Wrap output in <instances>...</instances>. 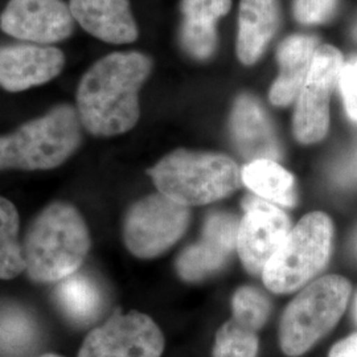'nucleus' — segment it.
I'll return each instance as SVG.
<instances>
[{
	"label": "nucleus",
	"instance_id": "1",
	"mask_svg": "<svg viewBox=\"0 0 357 357\" xmlns=\"http://www.w3.org/2000/svg\"><path fill=\"white\" fill-rule=\"evenodd\" d=\"M153 66V60L138 51L114 52L90 65L76 90L82 128L105 138L135 128L141 116L139 91Z\"/></svg>",
	"mask_w": 357,
	"mask_h": 357
},
{
	"label": "nucleus",
	"instance_id": "2",
	"mask_svg": "<svg viewBox=\"0 0 357 357\" xmlns=\"http://www.w3.org/2000/svg\"><path fill=\"white\" fill-rule=\"evenodd\" d=\"M88 225L75 205L45 206L26 230L23 252L31 280L60 282L78 271L90 249Z\"/></svg>",
	"mask_w": 357,
	"mask_h": 357
},
{
	"label": "nucleus",
	"instance_id": "3",
	"mask_svg": "<svg viewBox=\"0 0 357 357\" xmlns=\"http://www.w3.org/2000/svg\"><path fill=\"white\" fill-rule=\"evenodd\" d=\"M82 128L75 105H56L0 135V171H47L64 165L79 149Z\"/></svg>",
	"mask_w": 357,
	"mask_h": 357
},
{
	"label": "nucleus",
	"instance_id": "4",
	"mask_svg": "<svg viewBox=\"0 0 357 357\" xmlns=\"http://www.w3.org/2000/svg\"><path fill=\"white\" fill-rule=\"evenodd\" d=\"M149 175L158 191L187 208L224 199L243 183L241 169L229 156L183 149L162 158Z\"/></svg>",
	"mask_w": 357,
	"mask_h": 357
},
{
	"label": "nucleus",
	"instance_id": "5",
	"mask_svg": "<svg viewBox=\"0 0 357 357\" xmlns=\"http://www.w3.org/2000/svg\"><path fill=\"white\" fill-rule=\"evenodd\" d=\"M351 283L340 275H326L311 282L283 312L281 347L289 356H299L318 343L344 314Z\"/></svg>",
	"mask_w": 357,
	"mask_h": 357
},
{
	"label": "nucleus",
	"instance_id": "6",
	"mask_svg": "<svg viewBox=\"0 0 357 357\" xmlns=\"http://www.w3.org/2000/svg\"><path fill=\"white\" fill-rule=\"evenodd\" d=\"M333 224L323 212L303 217L262 271L264 283L277 294L291 293L312 281L328 264Z\"/></svg>",
	"mask_w": 357,
	"mask_h": 357
},
{
	"label": "nucleus",
	"instance_id": "7",
	"mask_svg": "<svg viewBox=\"0 0 357 357\" xmlns=\"http://www.w3.org/2000/svg\"><path fill=\"white\" fill-rule=\"evenodd\" d=\"M190 222V208L158 192L131 205L123 222V240L128 250L143 259L163 255Z\"/></svg>",
	"mask_w": 357,
	"mask_h": 357
},
{
	"label": "nucleus",
	"instance_id": "8",
	"mask_svg": "<svg viewBox=\"0 0 357 357\" xmlns=\"http://www.w3.org/2000/svg\"><path fill=\"white\" fill-rule=\"evenodd\" d=\"M343 65L344 57L336 47L324 44L317 48L295 105L293 132L296 141L312 144L326 138L330 128L331 94Z\"/></svg>",
	"mask_w": 357,
	"mask_h": 357
},
{
	"label": "nucleus",
	"instance_id": "9",
	"mask_svg": "<svg viewBox=\"0 0 357 357\" xmlns=\"http://www.w3.org/2000/svg\"><path fill=\"white\" fill-rule=\"evenodd\" d=\"M165 337L150 317L116 314L90 332L78 357H160Z\"/></svg>",
	"mask_w": 357,
	"mask_h": 357
},
{
	"label": "nucleus",
	"instance_id": "10",
	"mask_svg": "<svg viewBox=\"0 0 357 357\" xmlns=\"http://www.w3.org/2000/svg\"><path fill=\"white\" fill-rule=\"evenodd\" d=\"M65 0H8L0 13V29L20 43L56 45L76 32Z\"/></svg>",
	"mask_w": 357,
	"mask_h": 357
},
{
	"label": "nucleus",
	"instance_id": "11",
	"mask_svg": "<svg viewBox=\"0 0 357 357\" xmlns=\"http://www.w3.org/2000/svg\"><path fill=\"white\" fill-rule=\"evenodd\" d=\"M243 209L245 215L237 234V252L249 273L262 274L290 233V220L277 205L262 199L249 197L243 203Z\"/></svg>",
	"mask_w": 357,
	"mask_h": 357
},
{
	"label": "nucleus",
	"instance_id": "12",
	"mask_svg": "<svg viewBox=\"0 0 357 357\" xmlns=\"http://www.w3.org/2000/svg\"><path fill=\"white\" fill-rule=\"evenodd\" d=\"M65 64L64 51L56 45H0V88L8 93H23L47 85L63 73Z\"/></svg>",
	"mask_w": 357,
	"mask_h": 357
},
{
	"label": "nucleus",
	"instance_id": "13",
	"mask_svg": "<svg viewBox=\"0 0 357 357\" xmlns=\"http://www.w3.org/2000/svg\"><path fill=\"white\" fill-rule=\"evenodd\" d=\"M240 221L229 213L206 217L200 240L178 255L176 270L184 281H200L222 268L237 248Z\"/></svg>",
	"mask_w": 357,
	"mask_h": 357
},
{
	"label": "nucleus",
	"instance_id": "14",
	"mask_svg": "<svg viewBox=\"0 0 357 357\" xmlns=\"http://www.w3.org/2000/svg\"><path fill=\"white\" fill-rule=\"evenodd\" d=\"M78 26L100 41L122 45L139 36L130 0H68Z\"/></svg>",
	"mask_w": 357,
	"mask_h": 357
},
{
	"label": "nucleus",
	"instance_id": "15",
	"mask_svg": "<svg viewBox=\"0 0 357 357\" xmlns=\"http://www.w3.org/2000/svg\"><path fill=\"white\" fill-rule=\"evenodd\" d=\"M230 128L234 143L246 158L252 160L280 158L281 149L268 115L252 96L243 94L236 100Z\"/></svg>",
	"mask_w": 357,
	"mask_h": 357
},
{
	"label": "nucleus",
	"instance_id": "16",
	"mask_svg": "<svg viewBox=\"0 0 357 357\" xmlns=\"http://www.w3.org/2000/svg\"><path fill=\"white\" fill-rule=\"evenodd\" d=\"M278 23V0H241L236 50L243 64L253 65L259 60Z\"/></svg>",
	"mask_w": 357,
	"mask_h": 357
},
{
	"label": "nucleus",
	"instance_id": "17",
	"mask_svg": "<svg viewBox=\"0 0 357 357\" xmlns=\"http://www.w3.org/2000/svg\"><path fill=\"white\" fill-rule=\"evenodd\" d=\"M317 48L318 38L307 35H294L282 43L277 54L281 72L268 93L270 102L283 107L298 98Z\"/></svg>",
	"mask_w": 357,
	"mask_h": 357
},
{
	"label": "nucleus",
	"instance_id": "18",
	"mask_svg": "<svg viewBox=\"0 0 357 357\" xmlns=\"http://www.w3.org/2000/svg\"><path fill=\"white\" fill-rule=\"evenodd\" d=\"M54 299L65 315L79 324L93 321L103 307V294L98 284L78 271L59 282Z\"/></svg>",
	"mask_w": 357,
	"mask_h": 357
},
{
	"label": "nucleus",
	"instance_id": "19",
	"mask_svg": "<svg viewBox=\"0 0 357 357\" xmlns=\"http://www.w3.org/2000/svg\"><path fill=\"white\" fill-rule=\"evenodd\" d=\"M245 185L271 204H295L293 175L273 159H255L243 167Z\"/></svg>",
	"mask_w": 357,
	"mask_h": 357
},
{
	"label": "nucleus",
	"instance_id": "20",
	"mask_svg": "<svg viewBox=\"0 0 357 357\" xmlns=\"http://www.w3.org/2000/svg\"><path fill=\"white\" fill-rule=\"evenodd\" d=\"M26 271L23 245L19 243L16 206L0 196V280H13Z\"/></svg>",
	"mask_w": 357,
	"mask_h": 357
},
{
	"label": "nucleus",
	"instance_id": "21",
	"mask_svg": "<svg viewBox=\"0 0 357 357\" xmlns=\"http://www.w3.org/2000/svg\"><path fill=\"white\" fill-rule=\"evenodd\" d=\"M38 339V324L32 315L17 305L0 306V352L19 355Z\"/></svg>",
	"mask_w": 357,
	"mask_h": 357
},
{
	"label": "nucleus",
	"instance_id": "22",
	"mask_svg": "<svg viewBox=\"0 0 357 357\" xmlns=\"http://www.w3.org/2000/svg\"><path fill=\"white\" fill-rule=\"evenodd\" d=\"M270 314V301L262 291L243 287L233 296V320L250 331L257 332Z\"/></svg>",
	"mask_w": 357,
	"mask_h": 357
},
{
	"label": "nucleus",
	"instance_id": "23",
	"mask_svg": "<svg viewBox=\"0 0 357 357\" xmlns=\"http://www.w3.org/2000/svg\"><path fill=\"white\" fill-rule=\"evenodd\" d=\"M258 337L231 319L227 321L216 335L215 357H257Z\"/></svg>",
	"mask_w": 357,
	"mask_h": 357
},
{
	"label": "nucleus",
	"instance_id": "24",
	"mask_svg": "<svg viewBox=\"0 0 357 357\" xmlns=\"http://www.w3.org/2000/svg\"><path fill=\"white\" fill-rule=\"evenodd\" d=\"M231 0H181L185 23L216 26L217 20L229 13Z\"/></svg>",
	"mask_w": 357,
	"mask_h": 357
},
{
	"label": "nucleus",
	"instance_id": "25",
	"mask_svg": "<svg viewBox=\"0 0 357 357\" xmlns=\"http://www.w3.org/2000/svg\"><path fill=\"white\" fill-rule=\"evenodd\" d=\"M180 38L183 48L192 57L205 60L212 56L216 48V26H197L183 22Z\"/></svg>",
	"mask_w": 357,
	"mask_h": 357
},
{
	"label": "nucleus",
	"instance_id": "26",
	"mask_svg": "<svg viewBox=\"0 0 357 357\" xmlns=\"http://www.w3.org/2000/svg\"><path fill=\"white\" fill-rule=\"evenodd\" d=\"M337 8V0H295V19L306 26L328 22Z\"/></svg>",
	"mask_w": 357,
	"mask_h": 357
},
{
	"label": "nucleus",
	"instance_id": "27",
	"mask_svg": "<svg viewBox=\"0 0 357 357\" xmlns=\"http://www.w3.org/2000/svg\"><path fill=\"white\" fill-rule=\"evenodd\" d=\"M337 86L343 97L347 114L354 122H357V56L343 65Z\"/></svg>",
	"mask_w": 357,
	"mask_h": 357
},
{
	"label": "nucleus",
	"instance_id": "28",
	"mask_svg": "<svg viewBox=\"0 0 357 357\" xmlns=\"http://www.w3.org/2000/svg\"><path fill=\"white\" fill-rule=\"evenodd\" d=\"M328 357H357V333H352L333 345Z\"/></svg>",
	"mask_w": 357,
	"mask_h": 357
},
{
	"label": "nucleus",
	"instance_id": "29",
	"mask_svg": "<svg viewBox=\"0 0 357 357\" xmlns=\"http://www.w3.org/2000/svg\"><path fill=\"white\" fill-rule=\"evenodd\" d=\"M342 178L347 181H357V153L342 169Z\"/></svg>",
	"mask_w": 357,
	"mask_h": 357
},
{
	"label": "nucleus",
	"instance_id": "30",
	"mask_svg": "<svg viewBox=\"0 0 357 357\" xmlns=\"http://www.w3.org/2000/svg\"><path fill=\"white\" fill-rule=\"evenodd\" d=\"M354 38L357 40V19L356 22H355V24H354Z\"/></svg>",
	"mask_w": 357,
	"mask_h": 357
},
{
	"label": "nucleus",
	"instance_id": "31",
	"mask_svg": "<svg viewBox=\"0 0 357 357\" xmlns=\"http://www.w3.org/2000/svg\"><path fill=\"white\" fill-rule=\"evenodd\" d=\"M354 312H355V319H356L357 323V295L356 299H355V310H354Z\"/></svg>",
	"mask_w": 357,
	"mask_h": 357
},
{
	"label": "nucleus",
	"instance_id": "32",
	"mask_svg": "<svg viewBox=\"0 0 357 357\" xmlns=\"http://www.w3.org/2000/svg\"><path fill=\"white\" fill-rule=\"evenodd\" d=\"M38 357H61V356H57V355H52V354H48V355H43V356H38Z\"/></svg>",
	"mask_w": 357,
	"mask_h": 357
}]
</instances>
